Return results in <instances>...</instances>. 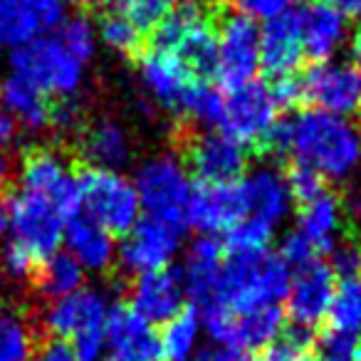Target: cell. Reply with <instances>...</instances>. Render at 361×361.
<instances>
[{"mask_svg":"<svg viewBox=\"0 0 361 361\" xmlns=\"http://www.w3.org/2000/svg\"><path fill=\"white\" fill-rule=\"evenodd\" d=\"M292 161L329 178H344L361 161V134L351 124L319 109L292 119Z\"/></svg>","mask_w":361,"mask_h":361,"instance_id":"6da1fadb","label":"cell"},{"mask_svg":"<svg viewBox=\"0 0 361 361\" xmlns=\"http://www.w3.org/2000/svg\"><path fill=\"white\" fill-rule=\"evenodd\" d=\"M290 282V265L277 252H231L221 265L216 305L231 310L233 314L275 305L287 295Z\"/></svg>","mask_w":361,"mask_h":361,"instance_id":"7a4b0ae2","label":"cell"},{"mask_svg":"<svg viewBox=\"0 0 361 361\" xmlns=\"http://www.w3.org/2000/svg\"><path fill=\"white\" fill-rule=\"evenodd\" d=\"M176 159L196 183H238L247 171V151L226 134L203 131L178 119L173 129Z\"/></svg>","mask_w":361,"mask_h":361,"instance_id":"3957f363","label":"cell"},{"mask_svg":"<svg viewBox=\"0 0 361 361\" xmlns=\"http://www.w3.org/2000/svg\"><path fill=\"white\" fill-rule=\"evenodd\" d=\"M106 305L99 292L77 290L50 307L42 329L50 339H72L77 361H99L106 344Z\"/></svg>","mask_w":361,"mask_h":361,"instance_id":"277c9868","label":"cell"},{"mask_svg":"<svg viewBox=\"0 0 361 361\" xmlns=\"http://www.w3.org/2000/svg\"><path fill=\"white\" fill-rule=\"evenodd\" d=\"M136 196L151 221L169 226L171 231H186V208L191 198L188 173L176 156H159L139 166L136 171Z\"/></svg>","mask_w":361,"mask_h":361,"instance_id":"5b68a950","label":"cell"},{"mask_svg":"<svg viewBox=\"0 0 361 361\" xmlns=\"http://www.w3.org/2000/svg\"><path fill=\"white\" fill-rule=\"evenodd\" d=\"M20 191L42 196L55 206L62 221L82 213V191L75 166L55 146H27L20 161Z\"/></svg>","mask_w":361,"mask_h":361,"instance_id":"8992f818","label":"cell"},{"mask_svg":"<svg viewBox=\"0 0 361 361\" xmlns=\"http://www.w3.org/2000/svg\"><path fill=\"white\" fill-rule=\"evenodd\" d=\"M82 213L99 223L109 235H126L139 218V196L129 180L114 171L77 166Z\"/></svg>","mask_w":361,"mask_h":361,"instance_id":"52a82bcc","label":"cell"},{"mask_svg":"<svg viewBox=\"0 0 361 361\" xmlns=\"http://www.w3.org/2000/svg\"><path fill=\"white\" fill-rule=\"evenodd\" d=\"M16 77L30 82L47 97H72L82 85L85 65L77 62L57 37H32L11 55Z\"/></svg>","mask_w":361,"mask_h":361,"instance_id":"ba28073f","label":"cell"},{"mask_svg":"<svg viewBox=\"0 0 361 361\" xmlns=\"http://www.w3.org/2000/svg\"><path fill=\"white\" fill-rule=\"evenodd\" d=\"M257 67L260 30L255 20L231 8V3L218 6V85L228 92L238 90L252 80Z\"/></svg>","mask_w":361,"mask_h":361,"instance_id":"9c48e42d","label":"cell"},{"mask_svg":"<svg viewBox=\"0 0 361 361\" xmlns=\"http://www.w3.org/2000/svg\"><path fill=\"white\" fill-rule=\"evenodd\" d=\"M8 226L13 240L30 247L37 257H50L62 240V216L47 198L27 191H8Z\"/></svg>","mask_w":361,"mask_h":361,"instance_id":"30bf717a","label":"cell"},{"mask_svg":"<svg viewBox=\"0 0 361 361\" xmlns=\"http://www.w3.org/2000/svg\"><path fill=\"white\" fill-rule=\"evenodd\" d=\"M277 119V104L270 94V85L250 80L247 85L238 87L223 99L221 129L226 136L238 141L240 146L255 149L267 129Z\"/></svg>","mask_w":361,"mask_h":361,"instance_id":"8fae6325","label":"cell"},{"mask_svg":"<svg viewBox=\"0 0 361 361\" xmlns=\"http://www.w3.org/2000/svg\"><path fill=\"white\" fill-rule=\"evenodd\" d=\"M305 104L326 114H359L361 72L344 62H317L302 72Z\"/></svg>","mask_w":361,"mask_h":361,"instance_id":"7c38bea8","label":"cell"},{"mask_svg":"<svg viewBox=\"0 0 361 361\" xmlns=\"http://www.w3.org/2000/svg\"><path fill=\"white\" fill-rule=\"evenodd\" d=\"M247 216L243 183H196L188 198L186 226L203 235L231 231Z\"/></svg>","mask_w":361,"mask_h":361,"instance_id":"4fadbf2b","label":"cell"},{"mask_svg":"<svg viewBox=\"0 0 361 361\" xmlns=\"http://www.w3.org/2000/svg\"><path fill=\"white\" fill-rule=\"evenodd\" d=\"M334 292L336 277L329 265L312 260L305 267H297L295 280L290 282V290H287V317H290V324L314 329L319 322L326 319Z\"/></svg>","mask_w":361,"mask_h":361,"instance_id":"5bb4252c","label":"cell"},{"mask_svg":"<svg viewBox=\"0 0 361 361\" xmlns=\"http://www.w3.org/2000/svg\"><path fill=\"white\" fill-rule=\"evenodd\" d=\"M183 272L180 267H164V270L139 275L129 287L126 305L149 324H166L183 310Z\"/></svg>","mask_w":361,"mask_h":361,"instance_id":"9a60e30c","label":"cell"},{"mask_svg":"<svg viewBox=\"0 0 361 361\" xmlns=\"http://www.w3.org/2000/svg\"><path fill=\"white\" fill-rule=\"evenodd\" d=\"M106 344L116 361H161V341L154 326L141 319L126 302L106 312Z\"/></svg>","mask_w":361,"mask_h":361,"instance_id":"2e32d148","label":"cell"},{"mask_svg":"<svg viewBox=\"0 0 361 361\" xmlns=\"http://www.w3.org/2000/svg\"><path fill=\"white\" fill-rule=\"evenodd\" d=\"M302 16L300 11H282L270 18L265 30L260 32V65L267 77L295 75L302 65Z\"/></svg>","mask_w":361,"mask_h":361,"instance_id":"e0dca14e","label":"cell"},{"mask_svg":"<svg viewBox=\"0 0 361 361\" xmlns=\"http://www.w3.org/2000/svg\"><path fill=\"white\" fill-rule=\"evenodd\" d=\"M176 247H178V233L171 231L164 223L146 218L124 235L121 265L131 275L164 270V267H169Z\"/></svg>","mask_w":361,"mask_h":361,"instance_id":"ac0fdd59","label":"cell"},{"mask_svg":"<svg viewBox=\"0 0 361 361\" xmlns=\"http://www.w3.org/2000/svg\"><path fill=\"white\" fill-rule=\"evenodd\" d=\"M77 161L85 169L114 171L129 161L131 144L124 126L116 124L114 119H97L85 121L77 131Z\"/></svg>","mask_w":361,"mask_h":361,"instance_id":"d6986e66","label":"cell"},{"mask_svg":"<svg viewBox=\"0 0 361 361\" xmlns=\"http://www.w3.org/2000/svg\"><path fill=\"white\" fill-rule=\"evenodd\" d=\"M223 252H226L223 243H218L213 235H201L191 245V250H188L186 267H180V272H183V287L191 295L193 300L191 305H196L198 312L216 305Z\"/></svg>","mask_w":361,"mask_h":361,"instance_id":"ffe728a7","label":"cell"},{"mask_svg":"<svg viewBox=\"0 0 361 361\" xmlns=\"http://www.w3.org/2000/svg\"><path fill=\"white\" fill-rule=\"evenodd\" d=\"M50 336L23 307L0 305V361H32Z\"/></svg>","mask_w":361,"mask_h":361,"instance_id":"44dd1931","label":"cell"},{"mask_svg":"<svg viewBox=\"0 0 361 361\" xmlns=\"http://www.w3.org/2000/svg\"><path fill=\"white\" fill-rule=\"evenodd\" d=\"M171 55L176 57L191 82H211L218 70V6L213 16L193 27Z\"/></svg>","mask_w":361,"mask_h":361,"instance_id":"7402d4cb","label":"cell"},{"mask_svg":"<svg viewBox=\"0 0 361 361\" xmlns=\"http://www.w3.org/2000/svg\"><path fill=\"white\" fill-rule=\"evenodd\" d=\"M62 235H65L67 245H70V255L82 267H90V270H99V272H106L111 267V260H114V240L87 213L72 216L67 221V228Z\"/></svg>","mask_w":361,"mask_h":361,"instance_id":"603a6c76","label":"cell"},{"mask_svg":"<svg viewBox=\"0 0 361 361\" xmlns=\"http://www.w3.org/2000/svg\"><path fill=\"white\" fill-rule=\"evenodd\" d=\"M136 65H139L141 80H144L146 90L151 92V97L161 106H169L171 111L178 114L180 97L188 90L191 80L183 72V67L176 62V57L169 52H144L136 60Z\"/></svg>","mask_w":361,"mask_h":361,"instance_id":"cb8c5ba5","label":"cell"},{"mask_svg":"<svg viewBox=\"0 0 361 361\" xmlns=\"http://www.w3.org/2000/svg\"><path fill=\"white\" fill-rule=\"evenodd\" d=\"M300 16L305 57H310L312 65L326 62V57L344 40V16H339L326 3H312V6L302 8Z\"/></svg>","mask_w":361,"mask_h":361,"instance_id":"d4e9b609","label":"cell"},{"mask_svg":"<svg viewBox=\"0 0 361 361\" xmlns=\"http://www.w3.org/2000/svg\"><path fill=\"white\" fill-rule=\"evenodd\" d=\"M297 218H300V233L310 238L317 252L319 255L331 252L336 247V233L341 231V223L346 221L344 208H341V196L329 188L312 203L297 208Z\"/></svg>","mask_w":361,"mask_h":361,"instance_id":"484cf974","label":"cell"},{"mask_svg":"<svg viewBox=\"0 0 361 361\" xmlns=\"http://www.w3.org/2000/svg\"><path fill=\"white\" fill-rule=\"evenodd\" d=\"M213 8L198 0H178L176 8L149 32L146 37V52H173L178 42L201 23L213 16Z\"/></svg>","mask_w":361,"mask_h":361,"instance_id":"4316f807","label":"cell"},{"mask_svg":"<svg viewBox=\"0 0 361 361\" xmlns=\"http://www.w3.org/2000/svg\"><path fill=\"white\" fill-rule=\"evenodd\" d=\"M243 193H245V206L247 216L260 218V221L280 223L285 218L287 208H290V193H287L285 178L275 173V171H257L243 183Z\"/></svg>","mask_w":361,"mask_h":361,"instance_id":"83f0119b","label":"cell"},{"mask_svg":"<svg viewBox=\"0 0 361 361\" xmlns=\"http://www.w3.org/2000/svg\"><path fill=\"white\" fill-rule=\"evenodd\" d=\"M282 326H285V322H282V310L277 305L255 307V310L243 312V314H233L231 349L257 354L280 334Z\"/></svg>","mask_w":361,"mask_h":361,"instance_id":"f1b7e54d","label":"cell"},{"mask_svg":"<svg viewBox=\"0 0 361 361\" xmlns=\"http://www.w3.org/2000/svg\"><path fill=\"white\" fill-rule=\"evenodd\" d=\"M0 99L8 109L16 114V119L20 124H25L27 129L40 131L45 126H50V111H52V97H47L45 92H40L37 87H32L30 82L20 80V77H8L0 85Z\"/></svg>","mask_w":361,"mask_h":361,"instance_id":"f546056e","label":"cell"},{"mask_svg":"<svg viewBox=\"0 0 361 361\" xmlns=\"http://www.w3.org/2000/svg\"><path fill=\"white\" fill-rule=\"evenodd\" d=\"M99 32L102 40L111 50H116L131 62H136L146 52V37L129 20L124 11V0H106L99 8Z\"/></svg>","mask_w":361,"mask_h":361,"instance_id":"4dcf8cb0","label":"cell"},{"mask_svg":"<svg viewBox=\"0 0 361 361\" xmlns=\"http://www.w3.org/2000/svg\"><path fill=\"white\" fill-rule=\"evenodd\" d=\"M82 282H85V270H82L80 262L70 252H52L50 257H45L40 262L32 287L45 300L57 302L62 297H70L77 290H82Z\"/></svg>","mask_w":361,"mask_h":361,"instance_id":"1f68e13d","label":"cell"},{"mask_svg":"<svg viewBox=\"0 0 361 361\" xmlns=\"http://www.w3.org/2000/svg\"><path fill=\"white\" fill-rule=\"evenodd\" d=\"M178 119L188 121V124L198 126H221L223 119V97L216 87L208 82H191L188 90L180 97L178 106Z\"/></svg>","mask_w":361,"mask_h":361,"instance_id":"d6a6232c","label":"cell"},{"mask_svg":"<svg viewBox=\"0 0 361 361\" xmlns=\"http://www.w3.org/2000/svg\"><path fill=\"white\" fill-rule=\"evenodd\" d=\"M198 336V307L183 305V310L166 322L161 336V361H188Z\"/></svg>","mask_w":361,"mask_h":361,"instance_id":"836d02e7","label":"cell"},{"mask_svg":"<svg viewBox=\"0 0 361 361\" xmlns=\"http://www.w3.org/2000/svg\"><path fill=\"white\" fill-rule=\"evenodd\" d=\"M37 32L40 23L23 0H0V47H20Z\"/></svg>","mask_w":361,"mask_h":361,"instance_id":"e575fe53","label":"cell"},{"mask_svg":"<svg viewBox=\"0 0 361 361\" xmlns=\"http://www.w3.org/2000/svg\"><path fill=\"white\" fill-rule=\"evenodd\" d=\"M326 326L351 334L361 329V275L341 280V287L334 292V300L326 312Z\"/></svg>","mask_w":361,"mask_h":361,"instance_id":"d590c367","label":"cell"},{"mask_svg":"<svg viewBox=\"0 0 361 361\" xmlns=\"http://www.w3.org/2000/svg\"><path fill=\"white\" fill-rule=\"evenodd\" d=\"M329 180L322 173H317L314 169L305 164H297V161H287L285 164V186L287 193H290V201L295 203L297 208L307 206L314 198H319L322 193L329 191L326 186Z\"/></svg>","mask_w":361,"mask_h":361,"instance_id":"8d00e7d4","label":"cell"},{"mask_svg":"<svg viewBox=\"0 0 361 361\" xmlns=\"http://www.w3.org/2000/svg\"><path fill=\"white\" fill-rule=\"evenodd\" d=\"M272 231L275 226L270 223L260 221V218H252V216H245L240 223L226 231V247L228 252H250V250H265V245L270 243L272 238Z\"/></svg>","mask_w":361,"mask_h":361,"instance_id":"74e56055","label":"cell"},{"mask_svg":"<svg viewBox=\"0 0 361 361\" xmlns=\"http://www.w3.org/2000/svg\"><path fill=\"white\" fill-rule=\"evenodd\" d=\"M57 42L82 65L94 55V30H92L90 20L85 16L70 18L65 25H60Z\"/></svg>","mask_w":361,"mask_h":361,"instance_id":"f35d334b","label":"cell"},{"mask_svg":"<svg viewBox=\"0 0 361 361\" xmlns=\"http://www.w3.org/2000/svg\"><path fill=\"white\" fill-rule=\"evenodd\" d=\"M176 3L178 0H124V11L141 35L149 37V32L173 11Z\"/></svg>","mask_w":361,"mask_h":361,"instance_id":"ab89813d","label":"cell"},{"mask_svg":"<svg viewBox=\"0 0 361 361\" xmlns=\"http://www.w3.org/2000/svg\"><path fill=\"white\" fill-rule=\"evenodd\" d=\"M270 94L277 104V111H292L305 106V87H302V75H285L277 77L270 87Z\"/></svg>","mask_w":361,"mask_h":361,"instance_id":"60d3db41","label":"cell"},{"mask_svg":"<svg viewBox=\"0 0 361 361\" xmlns=\"http://www.w3.org/2000/svg\"><path fill=\"white\" fill-rule=\"evenodd\" d=\"M317 247L310 243V238L305 233L295 231V233H287L282 238V245H280V257L287 262V265H295V267H305L307 262L317 260Z\"/></svg>","mask_w":361,"mask_h":361,"instance_id":"b9f144b4","label":"cell"},{"mask_svg":"<svg viewBox=\"0 0 361 361\" xmlns=\"http://www.w3.org/2000/svg\"><path fill=\"white\" fill-rule=\"evenodd\" d=\"M287 3L290 0H233L238 13H243L247 18H265V20L287 11Z\"/></svg>","mask_w":361,"mask_h":361,"instance_id":"7bdbcfd3","label":"cell"},{"mask_svg":"<svg viewBox=\"0 0 361 361\" xmlns=\"http://www.w3.org/2000/svg\"><path fill=\"white\" fill-rule=\"evenodd\" d=\"M40 23V30H50L62 23V3L60 0H23Z\"/></svg>","mask_w":361,"mask_h":361,"instance_id":"ee69618b","label":"cell"},{"mask_svg":"<svg viewBox=\"0 0 361 361\" xmlns=\"http://www.w3.org/2000/svg\"><path fill=\"white\" fill-rule=\"evenodd\" d=\"M32 361H77V359L72 354L70 344H65L60 339H47L40 346V351L32 356Z\"/></svg>","mask_w":361,"mask_h":361,"instance_id":"f6af8a7d","label":"cell"},{"mask_svg":"<svg viewBox=\"0 0 361 361\" xmlns=\"http://www.w3.org/2000/svg\"><path fill=\"white\" fill-rule=\"evenodd\" d=\"M326 6L334 8L339 16L361 18V0H326Z\"/></svg>","mask_w":361,"mask_h":361,"instance_id":"bcb514c9","label":"cell"},{"mask_svg":"<svg viewBox=\"0 0 361 361\" xmlns=\"http://www.w3.org/2000/svg\"><path fill=\"white\" fill-rule=\"evenodd\" d=\"M13 136H16V119L0 106V146L11 144Z\"/></svg>","mask_w":361,"mask_h":361,"instance_id":"7dc6e473","label":"cell"},{"mask_svg":"<svg viewBox=\"0 0 361 361\" xmlns=\"http://www.w3.org/2000/svg\"><path fill=\"white\" fill-rule=\"evenodd\" d=\"M11 180H13V166L6 154H0V193L11 191Z\"/></svg>","mask_w":361,"mask_h":361,"instance_id":"c3c4849f","label":"cell"},{"mask_svg":"<svg viewBox=\"0 0 361 361\" xmlns=\"http://www.w3.org/2000/svg\"><path fill=\"white\" fill-rule=\"evenodd\" d=\"M351 52H354V60L359 65V72H361V25L356 27L354 37H351Z\"/></svg>","mask_w":361,"mask_h":361,"instance_id":"681fc988","label":"cell"},{"mask_svg":"<svg viewBox=\"0 0 361 361\" xmlns=\"http://www.w3.org/2000/svg\"><path fill=\"white\" fill-rule=\"evenodd\" d=\"M8 193H0V235L6 233L8 228Z\"/></svg>","mask_w":361,"mask_h":361,"instance_id":"f907efd6","label":"cell"},{"mask_svg":"<svg viewBox=\"0 0 361 361\" xmlns=\"http://www.w3.org/2000/svg\"><path fill=\"white\" fill-rule=\"evenodd\" d=\"M72 6H77L80 11H94V8H102L106 0H67Z\"/></svg>","mask_w":361,"mask_h":361,"instance_id":"816d5d0a","label":"cell"},{"mask_svg":"<svg viewBox=\"0 0 361 361\" xmlns=\"http://www.w3.org/2000/svg\"><path fill=\"white\" fill-rule=\"evenodd\" d=\"M193 361H218V349H203L193 356Z\"/></svg>","mask_w":361,"mask_h":361,"instance_id":"f5cc1de1","label":"cell"},{"mask_svg":"<svg viewBox=\"0 0 361 361\" xmlns=\"http://www.w3.org/2000/svg\"><path fill=\"white\" fill-rule=\"evenodd\" d=\"M198 3H206V6H223V3H231V0H198Z\"/></svg>","mask_w":361,"mask_h":361,"instance_id":"db71d44e","label":"cell"},{"mask_svg":"<svg viewBox=\"0 0 361 361\" xmlns=\"http://www.w3.org/2000/svg\"><path fill=\"white\" fill-rule=\"evenodd\" d=\"M356 247H359V255H361V235H359V240H356Z\"/></svg>","mask_w":361,"mask_h":361,"instance_id":"11a10c76","label":"cell"},{"mask_svg":"<svg viewBox=\"0 0 361 361\" xmlns=\"http://www.w3.org/2000/svg\"><path fill=\"white\" fill-rule=\"evenodd\" d=\"M109 361H116V359H109Z\"/></svg>","mask_w":361,"mask_h":361,"instance_id":"9f6ffc18","label":"cell"},{"mask_svg":"<svg viewBox=\"0 0 361 361\" xmlns=\"http://www.w3.org/2000/svg\"><path fill=\"white\" fill-rule=\"evenodd\" d=\"M359 116H361V111H359Z\"/></svg>","mask_w":361,"mask_h":361,"instance_id":"6f0895ef","label":"cell"}]
</instances>
